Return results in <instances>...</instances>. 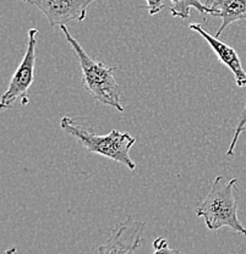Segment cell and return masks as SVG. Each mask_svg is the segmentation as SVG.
Returning <instances> with one entry per match:
<instances>
[{
    "instance_id": "6da1fadb",
    "label": "cell",
    "mask_w": 246,
    "mask_h": 254,
    "mask_svg": "<svg viewBox=\"0 0 246 254\" xmlns=\"http://www.w3.org/2000/svg\"><path fill=\"white\" fill-rule=\"evenodd\" d=\"M60 30L65 34V38L69 44L73 47L81 66L83 88L93 95L94 99L100 104L112 107L123 113L124 107L121 104V88L114 78V72L118 70V66H105L103 62L94 60L74 38L68 26H60Z\"/></svg>"
},
{
    "instance_id": "7a4b0ae2",
    "label": "cell",
    "mask_w": 246,
    "mask_h": 254,
    "mask_svg": "<svg viewBox=\"0 0 246 254\" xmlns=\"http://www.w3.org/2000/svg\"><path fill=\"white\" fill-rule=\"evenodd\" d=\"M60 127L64 132L76 139L87 152L97 153L103 157L112 159L116 163L123 164L130 170L136 169V163L130 158V149L136 142L129 132H120L112 129L105 136H99L93 127H84L76 120L64 116L60 120Z\"/></svg>"
},
{
    "instance_id": "3957f363",
    "label": "cell",
    "mask_w": 246,
    "mask_h": 254,
    "mask_svg": "<svg viewBox=\"0 0 246 254\" xmlns=\"http://www.w3.org/2000/svg\"><path fill=\"white\" fill-rule=\"evenodd\" d=\"M237 184V177L227 180L222 175L217 176L206 199L196 208V215L203 218L210 230L228 226L246 236V229L238 218V204L233 193Z\"/></svg>"
},
{
    "instance_id": "277c9868",
    "label": "cell",
    "mask_w": 246,
    "mask_h": 254,
    "mask_svg": "<svg viewBox=\"0 0 246 254\" xmlns=\"http://www.w3.org/2000/svg\"><path fill=\"white\" fill-rule=\"evenodd\" d=\"M38 30L30 28L27 32V48L16 71L10 79L9 87L0 98V111L7 110L12 105L21 100V104L27 105L30 103L28 89L34 81V71H36V47Z\"/></svg>"
},
{
    "instance_id": "5b68a950",
    "label": "cell",
    "mask_w": 246,
    "mask_h": 254,
    "mask_svg": "<svg viewBox=\"0 0 246 254\" xmlns=\"http://www.w3.org/2000/svg\"><path fill=\"white\" fill-rule=\"evenodd\" d=\"M38 7L48 20L50 27L82 22L87 16V9L97 0H21Z\"/></svg>"
},
{
    "instance_id": "8992f818",
    "label": "cell",
    "mask_w": 246,
    "mask_h": 254,
    "mask_svg": "<svg viewBox=\"0 0 246 254\" xmlns=\"http://www.w3.org/2000/svg\"><path fill=\"white\" fill-rule=\"evenodd\" d=\"M144 229L145 222L135 221L130 216L112 229L109 237L97 251L102 254L134 253L141 246Z\"/></svg>"
},
{
    "instance_id": "52a82bcc",
    "label": "cell",
    "mask_w": 246,
    "mask_h": 254,
    "mask_svg": "<svg viewBox=\"0 0 246 254\" xmlns=\"http://www.w3.org/2000/svg\"><path fill=\"white\" fill-rule=\"evenodd\" d=\"M189 28L191 31L197 32L198 34H201L206 39V42L212 48V50L214 52V54L217 55L219 62L223 63L232 71L238 87H240V88L245 87L246 72L244 71V68H243L242 62H240V58L238 55L237 50L233 47L224 43V42H222L218 37L212 36L201 23H190Z\"/></svg>"
},
{
    "instance_id": "ba28073f",
    "label": "cell",
    "mask_w": 246,
    "mask_h": 254,
    "mask_svg": "<svg viewBox=\"0 0 246 254\" xmlns=\"http://www.w3.org/2000/svg\"><path fill=\"white\" fill-rule=\"evenodd\" d=\"M205 4L212 10L211 16L222 18V25L216 33L218 38L232 23L246 20V0H207Z\"/></svg>"
},
{
    "instance_id": "9c48e42d",
    "label": "cell",
    "mask_w": 246,
    "mask_h": 254,
    "mask_svg": "<svg viewBox=\"0 0 246 254\" xmlns=\"http://www.w3.org/2000/svg\"><path fill=\"white\" fill-rule=\"evenodd\" d=\"M170 1V15L173 17H179L181 20H187L190 17V9L194 7L201 14L212 15V10L201 0H169Z\"/></svg>"
},
{
    "instance_id": "30bf717a",
    "label": "cell",
    "mask_w": 246,
    "mask_h": 254,
    "mask_svg": "<svg viewBox=\"0 0 246 254\" xmlns=\"http://www.w3.org/2000/svg\"><path fill=\"white\" fill-rule=\"evenodd\" d=\"M245 128H246V99H245V107L244 109H243L242 114H240L237 127H235L234 136H233V139L232 142H230L228 150H227V155H228V157H233V155H234V150H235V147H237V143L239 141V137L242 136L243 132L245 131Z\"/></svg>"
},
{
    "instance_id": "8fae6325",
    "label": "cell",
    "mask_w": 246,
    "mask_h": 254,
    "mask_svg": "<svg viewBox=\"0 0 246 254\" xmlns=\"http://www.w3.org/2000/svg\"><path fill=\"white\" fill-rule=\"evenodd\" d=\"M178 251L175 250H171L170 247H169V243L168 241L165 240V238H157V240H155V242H153V253H176Z\"/></svg>"
},
{
    "instance_id": "7c38bea8",
    "label": "cell",
    "mask_w": 246,
    "mask_h": 254,
    "mask_svg": "<svg viewBox=\"0 0 246 254\" xmlns=\"http://www.w3.org/2000/svg\"><path fill=\"white\" fill-rule=\"evenodd\" d=\"M146 2H147L148 12H150V15L152 16L162 11V9L164 7L163 0H146Z\"/></svg>"
}]
</instances>
